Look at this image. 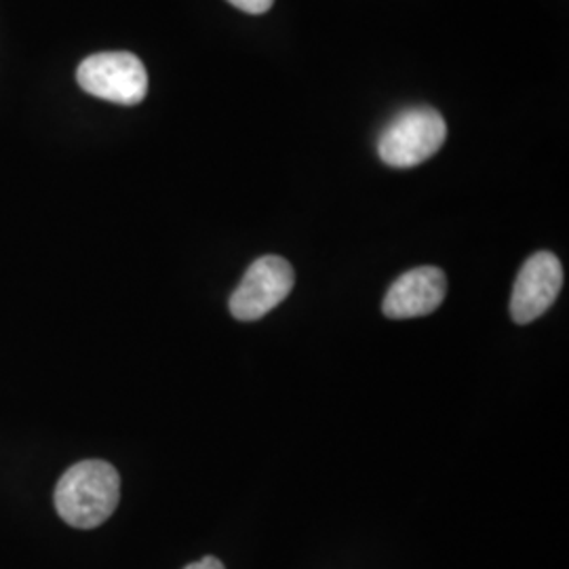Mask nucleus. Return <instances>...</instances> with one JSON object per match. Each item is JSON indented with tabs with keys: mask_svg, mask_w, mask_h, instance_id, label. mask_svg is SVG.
<instances>
[{
	"mask_svg": "<svg viewBox=\"0 0 569 569\" xmlns=\"http://www.w3.org/2000/svg\"><path fill=\"white\" fill-rule=\"evenodd\" d=\"M448 296V279L437 266L407 270L390 284L382 310L388 319H413L435 312Z\"/></svg>",
	"mask_w": 569,
	"mask_h": 569,
	"instance_id": "obj_6",
	"label": "nucleus"
},
{
	"mask_svg": "<svg viewBox=\"0 0 569 569\" xmlns=\"http://www.w3.org/2000/svg\"><path fill=\"white\" fill-rule=\"evenodd\" d=\"M563 287V268L555 253L538 251L521 266L512 298H510V317L519 326H528L542 317L557 300Z\"/></svg>",
	"mask_w": 569,
	"mask_h": 569,
	"instance_id": "obj_5",
	"label": "nucleus"
},
{
	"mask_svg": "<svg viewBox=\"0 0 569 569\" xmlns=\"http://www.w3.org/2000/svg\"><path fill=\"white\" fill-rule=\"evenodd\" d=\"M448 140V122L439 110L416 106L399 112L378 138V154L388 167L409 169L435 157Z\"/></svg>",
	"mask_w": 569,
	"mask_h": 569,
	"instance_id": "obj_2",
	"label": "nucleus"
},
{
	"mask_svg": "<svg viewBox=\"0 0 569 569\" xmlns=\"http://www.w3.org/2000/svg\"><path fill=\"white\" fill-rule=\"evenodd\" d=\"M228 2L249 16H262L274 4V0H228Z\"/></svg>",
	"mask_w": 569,
	"mask_h": 569,
	"instance_id": "obj_7",
	"label": "nucleus"
},
{
	"mask_svg": "<svg viewBox=\"0 0 569 569\" xmlns=\"http://www.w3.org/2000/svg\"><path fill=\"white\" fill-rule=\"evenodd\" d=\"M77 81L89 96L121 106L143 102L148 93V72L129 51H103L82 60Z\"/></svg>",
	"mask_w": 569,
	"mask_h": 569,
	"instance_id": "obj_3",
	"label": "nucleus"
},
{
	"mask_svg": "<svg viewBox=\"0 0 569 569\" xmlns=\"http://www.w3.org/2000/svg\"><path fill=\"white\" fill-rule=\"evenodd\" d=\"M183 569H226L224 563L220 561V559H216V557H204L201 561H197V563H190V566H186Z\"/></svg>",
	"mask_w": 569,
	"mask_h": 569,
	"instance_id": "obj_8",
	"label": "nucleus"
},
{
	"mask_svg": "<svg viewBox=\"0 0 569 569\" xmlns=\"http://www.w3.org/2000/svg\"><path fill=\"white\" fill-rule=\"evenodd\" d=\"M121 477L102 460H84L70 470L56 488V509L61 519L77 529H93L119 507Z\"/></svg>",
	"mask_w": 569,
	"mask_h": 569,
	"instance_id": "obj_1",
	"label": "nucleus"
},
{
	"mask_svg": "<svg viewBox=\"0 0 569 569\" xmlns=\"http://www.w3.org/2000/svg\"><path fill=\"white\" fill-rule=\"evenodd\" d=\"M296 283L291 264L281 256L258 258L230 296V312L239 321H258L283 302Z\"/></svg>",
	"mask_w": 569,
	"mask_h": 569,
	"instance_id": "obj_4",
	"label": "nucleus"
}]
</instances>
